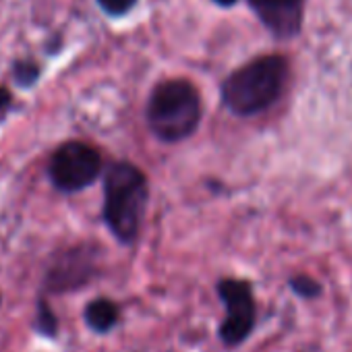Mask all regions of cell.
<instances>
[{
	"instance_id": "1",
	"label": "cell",
	"mask_w": 352,
	"mask_h": 352,
	"mask_svg": "<svg viewBox=\"0 0 352 352\" xmlns=\"http://www.w3.org/2000/svg\"><path fill=\"white\" fill-rule=\"evenodd\" d=\"M149 185L141 168L129 162L112 164L104 174V222L122 245L137 241L147 210Z\"/></svg>"
},
{
	"instance_id": "2",
	"label": "cell",
	"mask_w": 352,
	"mask_h": 352,
	"mask_svg": "<svg viewBox=\"0 0 352 352\" xmlns=\"http://www.w3.org/2000/svg\"><path fill=\"white\" fill-rule=\"evenodd\" d=\"M288 63L282 56H261L234 71L222 85V102L239 116H253L270 108L282 94Z\"/></svg>"
},
{
	"instance_id": "3",
	"label": "cell",
	"mask_w": 352,
	"mask_h": 352,
	"mask_svg": "<svg viewBox=\"0 0 352 352\" xmlns=\"http://www.w3.org/2000/svg\"><path fill=\"white\" fill-rule=\"evenodd\" d=\"M149 131L168 143L191 137L201 120V100L193 83L170 79L160 83L147 102L145 110Z\"/></svg>"
},
{
	"instance_id": "4",
	"label": "cell",
	"mask_w": 352,
	"mask_h": 352,
	"mask_svg": "<svg viewBox=\"0 0 352 352\" xmlns=\"http://www.w3.org/2000/svg\"><path fill=\"white\" fill-rule=\"evenodd\" d=\"M102 174V157L98 149L81 141L63 143L50 157L48 176L63 193H77L94 185Z\"/></svg>"
},
{
	"instance_id": "5",
	"label": "cell",
	"mask_w": 352,
	"mask_h": 352,
	"mask_svg": "<svg viewBox=\"0 0 352 352\" xmlns=\"http://www.w3.org/2000/svg\"><path fill=\"white\" fill-rule=\"evenodd\" d=\"M218 294L226 307V319L220 325V338L228 346L245 342L255 325V300L249 282L222 280Z\"/></svg>"
},
{
	"instance_id": "6",
	"label": "cell",
	"mask_w": 352,
	"mask_h": 352,
	"mask_svg": "<svg viewBox=\"0 0 352 352\" xmlns=\"http://www.w3.org/2000/svg\"><path fill=\"white\" fill-rule=\"evenodd\" d=\"M96 274V263L91 251L85 247L71 249L63 253L46 274V288L52 292H67L79 288L91 280Z\"/></svg>"
},
{
	"instance_id": "7",
	"label": "cell",
	"mask_w": 352,
	"mask_h": 352,
	"mask_svg": "<svg viewBox=\"0 0 352 352\" xmlns=\"http://www.w3.org/2000/svg\"><path fill=\"white\" fill-rule=\"evenodd\" d=\"M265 28L278 38H292L300 30L302 0H249Z\"/></svg>"
},
{
	"instance_id": "8",
	"label": "cell",
	"mask_w": 352,
	"mask_h": 352,
	"mask_svg": "<svg viewBox=\"0 0 352 352\" xmlns=\"http://www.w3.org/2000/svg\"><path fill=\"white\" fill-rule=\"evenodd\" d=\"M83 317L94 331L106 333L118 323V307L110 298H96L87 305Z\"/></svg>"
},
{
	"instance_id": "9",
	"label": "cell",
	"mask_w": 352,
	"mask_h": 352,
	"mask_svg": "<svg viewBox=\"0 0 352 352\" xmlns=\"http://www.w3.org/2000/svg\"><path fill=\"white\" fill-rule=\"evenodd\" d=\"M36 329L44 336H56L58 331V321H56V315L54 311L48 307L46 300H40L38 305V311H36Z\"/></svg>"
},
{
	"instance_id": "10",
	"label": "cell",
	"mask_w": 352,
	"mask_h": 352,
	"mask_svg": "<svg viewBox=\"0 0 352 352\" xmlns=\"http://www.w3.org/2000/svg\"><path fill=\"white\" fill-rule=\"evenodd\" d=\"M290 288L296 294L305 296V298H313V296H317L321 292V286L313 278H309V276H296V278H292L290 280Z\"/></svg>"
},
{
	"instance_id": "11",
	"label": "cell",
	"mask_w": 352,
	"mask_h": 352,
	"mask_svg": "<svg viewBox=\"0 0 352 352\" xmlns=\"http://www.w3.org/2000/svg\"><path fill=\"white\" fill-rule=\"evenodd\" d=\"M15 79H17V83L25 85V87L32 85L38 79V67L32 63H19L15 67Z\"/></svg>"
},
{
	"instance_id": "12",
	"label": "cell",
	"mask_w": 352,
	"mask_h": 352,
	"mask_svg": "<svg viewBox=\"0 0 352 352\" xmlns=\"http://www.w3.org/2000/svg\"><path fill=\"white\" fill-rule=\"evenodd\" d=\"M98 3L108 15H124L131 11L135 0H98Z\"/></svg>"
},
{
	"instance_id": "13",
	"label": "cell",
	"mask_w": 352,
	"mask_h": 352,
	"mask_svg": "<svg viewBox=\"0 0 352 352\" xmlns=\"http://www.w3.org/2000/svg\"><path fill=\"white\" fill-rule=\"evenodd\" d=\"M11 94L5 89V87H0V120H3L5 116H7V112H9V108H11Z\"/></svg>"
},
{
	"instance_id": "14",
	"label": "cell",
	"mask_w": 352,
	"mask_h": 352,
	"mask_svg": "<svg viewBox=\"0 0 352 352\" xmlns=\"http://www.w3.org/2000/svg\"><path fill=\"white\" fill-rule=\"evenodd\" d=\"M216 3L222 5V7H232V5L236 3V0H216Z\"/></svg>"
},
{
	"instance_id": "15",
	"label": "cell",
	"mask_w": 352,
	"mask_h": 352,
	"mask_svg": "<svg viewBox=\"0 0 352 352\" xmlns=\"http://www.w3.org/2000/svg\"><path fill=\"white\" fill-rule=\"evenodd\" d=\"M0 300H3V298H0Z\"/></svg>"
}]
</instances>
